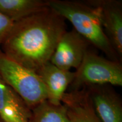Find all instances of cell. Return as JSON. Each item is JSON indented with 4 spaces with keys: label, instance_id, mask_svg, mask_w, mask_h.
Segmentation results:
<instances>
[{
    "label": "cell",
    "instance_id": "8992f818",
    "mask_svg": "<svg viewBox=\"0 0 122 122\" xmlns=\"http://www.w3.org/2000/svg\"><path fill=\"white\" fill-rule=\"evenodd\" d=\"M97 9L102 26L119 58L122 56V3L117 0L88 1Z\"/></svg>",
    "mask_w": 122,
    "mask_h": 122
},
{
    "label": "cell",
    "instance_id": "30bf717a",
    "mask_svg": "<svg viewBox=\"0 0 122 122\" xmlns=\"http://www.w3.org/2000/svg\"><path fill=\"white\" fill-rule=\"evenodd\" d=\"M71 122H101L94 112L86 88L66 92L62 100Z\"/></svg>",
    "mask_w": 122,
    "mask_h": 122
},
{
    "label": "cell",
    "instance_id": "3957f363",
    "mask_svg": "<svg viewBox=\"0 0 122 122\" xmlns=\"http://www.w3.org/2000/svg\"><path fill=\"white\" fill-rule=\"evenodd\" d=\"M0 76L32 109L47 100L46 91L36 72L6 56L0 49Z\"/></svg>",
    "mask_w": 122,
    "mask_h": 122
},
{
    "label": "cell",
    "instance_id": "7a4b0ae2",
    "mask_svg": "<svg viewBox=\"0 0 122 122\" xmlns=\"http://www.w3.org/2000/svg\"><path fill=\"white\" fill-rule=\"evenodd\" d=\"M48 6L72 24L74 30L112 61H120L102 26L97 9L88 1L48 0Z\"/></svg>",
    "mask_w": 122,
    "mask_h": 122
},
{
    "label": "cell",
    "instance_id": "4fadbf2b",
    "mask_svg": "<svg viewBox=\"0 0 122 122\" xmlns=\"http://www.w3.org/2000/svg\"><path fill=\"white\" fill-rule=\"evenodd\" d=\"M14 22L0 13V49L4 40L11 31Z\"/></svg>",
    "mask_w": 122,
    "mask_h": 122
},
{
    "label": "cell",
    "instance_id": "9c48e42d",
    "mask_svg": "<svg viewBox=\"0 0 122 122\" xmlns=\"http://www.w3.org/2000/svg\"><path fill=\"white\" fill-rule=\"evenodd\" d=\"M31 110L0 76V118L4 122H29Z\"/></svg>",
    "mask_w": 122,
    "mask_h": 122
},
{
    "label": "cell",
    "instance_id": "8fae6325",
    "mask_svg": "<svg viewBox=\"0 0 122 122\" xmlns=\"http://www.w3.org/2000/svg\"><path fill=\"white\" fill-rule=\"evenodd\" d=\"M48 6L47 1L0 0V13L15 23Z\"/></svg>",
    "mask_w": 122,
    "mask_h": 122
},
{
    "label": "cell",
    "instance_id": "ba28073f",
    "mask_svg": "<svg viewBox=\"0 0 122 122\" xmlns=\"http://www.w3.org/2000/svg\"><path fill=\"white\" fill-rule=\"evenodd\" d=\"M36 73L45 86L47 101L55 105L61 104L66 91L74 80L75 72L62 70L49 62Z\"/></svg>",
    "mask_w": 122,
    "mask_h": 122
},
{
    "label": "cell",
    "instance_id": "52a82bcc",
    "mask_svg": "<svg viewBox=\"0 0 122 122\" xmlns=\"http://www.w3.org/2000/svg\"><path fill=\"white\" fill-rule=\"evenodd\" d=\"M84 88L101 122H122L121 101L111 85H98Z\"/></svg>",
    "mask_w": 122,
    "mask_h": 122
},
{
    "label": "cell",
    "instance_id": "7c38bea8",
    "mask_svg": "<svg viewBox=\"0 0 122 122\" xmlns=\"http://www.w3.org/2000/svg\"><path fill=\"white\" fill-rule=\"evenodd\" d=\"M29 122H71L66 107L55 105L46 100L31 109Z\"/></svg>",
    "mask_w": 122,
    "mask_h": 122
},
{
    "label": "cell",
    "instance_id": "277c9868",
    "mask_svg": "<svg viewBox=\"0 0 122 122\" xmlns=\"http://www.w3.org/2000/svg\"><path fill=\"white\" fill-rule=\"evenodd\" d=\"M98 85L121 86L122 66L120 61L102 57L88 49L70 87L71 91H75Z\"/></svg>",
    "mask_w": 122,
    "mask_h": 122
},
{
    "label": "cell",
    "instance_id": "6da1fadb",
    "mask_svg": "<svg viewBox=\"0 0 122 122\" xmlns=\"http://www.w3.org/2000/svg\"><path fill=\"white\" fill-rule=\"evenodd\" d=\"M66 20L48 6L14 23L1 46L6 56L37 72L50 62L66 31Z\"/></svg>",
    "mask_w": 122,
    "mask_h": 122
},
{
    "label": "cell",
    "instance_id": "5b68a950",
    "mask_svg": "<svg viewBox=\"0 0 122 122\" xmlns=\"http://www.w3.org/2000/svg\"><path fill=\"white\" fill-rule=\"evenodd\" d=\"M89 44L74 30L63 33L58 42L50 62L61 69L76 70L88 50Z\"/></svg>",
    "mask_w": 122,
    "mask_h": 122
}]
</instances>
